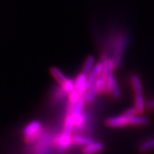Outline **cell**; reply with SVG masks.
Listing matches in <instances>:
<instances>
[{"instance_id": "9c48e42d", "label": "cell", "mask_w": 154, "mask_h": 154, "mask_svg": "<svg viewBox=\"0 0 154 154\" xmlns=\"http://www.w3.org/2000/svg\"><path fill=\"white\" fill-rule=\"evenodd\" d=\"M131 83L132 86H133V89L135 93V95H138V94H142L143 93V89H142V82L140 80V78L135 74H133L131 75Z\"/></svg>"}, {"instance_id": "7402d4cb", "label": "cell", "mask_w": 154, "mask_h": 154, "mask_svg": "<svg viewBox=\"0 0 154 154\" xmlns=\"http://www.w3.org/2000/svg\"><path fill=\"white\" fill-rule=\"evenodd\" d=\"M72 116L73 118V121H74V124H75V126H79L83 124V116L82 114L78 116Z\"/></svg>"}, {"instance_id": "4fadbf2b", "label": "cell", "mask_w": 154, "mask_h": 154, "mask_svg": "<svg viewBox=\"0 0 154 154\" xmlns=\"http://www.w3.org/2000/svg\"><path fill=\"white\" fill-rule=\"evenodd\" d=\"M86 103L85 99H84V97H81L78 100L76 103L75 104L74 108H73L71 114L72 116H78L82 114V110L83 109V106H84V104Z\"/></svg>"}, {"instance_id": "ac0fdd59", "label": "cell", "mask_w": 154, "mask_h": 154, "mask_svg": "<svg viewBox=\"0 0 154 154\" xmlns=\"http://www.w3.org/2000/svg\"><path fill=\"white\" fill-rule=\"evenodd\" d=\"M154 149V138L142 142L139 146V151L141 152H146Z\"/></svg>"}, {"instance_id": "30bf717a", "label": "cell", "mask_w": 154, "mask_h": 154, "mask_svg": "<svg viewBox=\"0 0 154 154\" xmlns=\"http://www.w3.org/2000/svg\"><path fill=\"white\" fill-rule=\"evenodd\" d=\"M51 72L52 74L54 77L55 78V79L57 80L58 83H60L62 85L63 83H65L67 80V77L64 75V73L61 71H60L56 67H52L51 69Z\"/></svg>"}, {"instance_id": "e0dca14e", "label": "cell", "mask_w": 154, "mask_h": 154, "mask_svg": "<svg viewBox=\"0 0 154 154\" xmlns=\"http://www.w3.org/2000/svg\"><path fill=\"white\" fill-rule=\"evenodd\" d=\"M72 142L75 144L79 145V146H89L94 142V140L89 138H84V137H80V136H75L72 138Z\"/></svg>"}, {"instance_id": "277c9868", "label": "cell", "mask_w": 154, "mask_h": 154, "mask_svg": "<svg viewBox=\"0 0 154 154\" xmlns=\"http://www.w3.org/2000/svg\"><path fill=\"white\" fill-rule=\"evenodd\" d=\"M87 75L83 72H81L78 76L75 81V91L79 94L80 97H84L87 92L86 89V84H87Z\"/></svg>"}, {"instance_id": "8fae6325", "label": "cell", "mask_w": 154, "mask_h": 154, "mask_svg": "<svg viewBox=\"0 0 154 154\" xmlns=\"http://www.w3.org/2000/svg\"><path fill=\"white\" fill-rule=\"evenodd\" d=\"M98 93L97 91V88H96L95 85L94 84L90 89H88L86 92V94L84 96V99H85L86 103L87 104H91L94 101V99L95 97L96 94Z\"/></svg>"}, {"instance_id": "d6986e66", "label": "cell", "mask_w": 154, "mask_h": 154, "mask_svg": "<svg viewBox=\"0 0 154 154\" xmlns=\"http://www.w3.org/2000/svg\"><path fill=\"white\" fill-rule=\"evenodd\" d=\"M63 90L65 91L66 93L69 94L72 93L73 91H75V81L72 79H68L66 80L65 83L62 84Z\"/></svg>"}, {"instance_id": "3957f363", "label": "cell", "mask_w": 154, "mask_h": 154, "mask_svg": "<svg viewBox=\"0 0 154 154\" xmlns=\"http://www.w3.org/2000/svg\"><path fill=\"white\" fill-rule=\"evenodd\" d=\"M106 125L109 128H122L129 124V119L125 117L123 114L121 116H116L109 118L106 122Z\"/></svg>"}, {"instance_id": "9a60e30c", "label": "cell", "mask_w": 154, "mask_h": 154, "mask_svg": "<svg viewBox=\"0 0 154 154\" xmlns=\"http://www.w3.org/2000/svg\"><path fill=\"white\" fill-rule=\"evenodd\" d=\"M146 107V104L145 103L144 97L142 94L135 95V109L138 112H142Z\"/></svg>"}, {"instance_id": "ffe728a7", "label": "cell", "mask_w": 154, "mask_h": 154, "mask_svg": "<svg viewBox=\"0 0 154 154\" xmlns=\"http://www.w3.org/2000/svg\"><path fill=\"white\" fill-rule=\"evenodd\" d=\"M113 75H106V80H105V87H104V91L106 93H110L111 92V84L112 79Z\"/></svg>"}, {"instance_id": "5b68a950", "label": "cell", "mask_w": 154, "mask_h": 154, "mask_svg": "<svg viewBox=\"0 0 154 154\" xmlns=\"http://www.w3.org/2000/svg\"><path fill=\"white\" fill-rule=\"evenodd\" d=\"M41 128L40 122L34 120L29 123L28 125L24 128L23 130V134L25 137H29V136L36 135L38 131Z\"/></svg>"}, {"instance_id": "7a4b0ae2", "label": "cell", "mask_w": 154, "mask_h": 154, "mask_svg": "<svg viewBox=\"0 0 154 154\" xmlns=\"http://www.w3.org/2000/svg\"><path fill=\"white\" fill-rule=\"evenodd\" d=\"M104 69V63L103 62H99L96 64L94 67L93 70L91 71V72L90 73L88 76H87V84H86V89L87 91L88 89H90L92 86L94 84L95 81L97 80V79L99 77V75H101V72H103Z\"/></svg>"}, {"instance_id": "ba28073f", "label": "cell", "mask_w": 154, "mask_h": 154, "mask_svg": "<svg viewBox=\"0 0 154 154\" xmlns=\"http://www.w3.org/2000/svg\"><path fill=\"white\" fill-rule=\"evenodd\" d=\"M94 65H95V58H94V56L91 55V56L87 57V59H86L85 62H84V65H83V71H82V72H83L88 76V75H89L90 73L91 72L92 70H93Z\"/></svg>"}, {"instance_id": "603a6c76", "label": "cell", "mask_w": 154, "mask_h": 154, "mask_svg": "<svg viewBox=\"0 0 154 154\" xmlns=\"http://www.w3.org/2000/svg\"><path fill=\"white\" fill-rule=\"evenodd\" d=\"M146 108H148L149 109H154V100L148 101L146 103Z\"/></svg>"}, {"instance_id": "7c38bea8", "label": "cell", "mask_w": 154, "mask_h": 154, "mask_svg": "<svg viewBox=\"0 0 154 154\" xmlns=\"http://www.w3.org/2000/svg\"><path fill=\"white\" fill-rule=\"evenodd\" d=\"M148 123V118L142 116H134L129 119V124L131 125H146Z\"/></svg>"}, {"instance_id": "5bb4252c", "label": "cell", "mask_w": 154, "mask_h": 154, "mask_svg": "<svg viewBox=\"0 0 154 154\" xmlns=\"http://www.w3.org/2000/svg\"><path fill=\"white\" fill-rule=\"evenodd\" d=\"M106 74L105 72V70L103 69V72H101V75H99V77L97 78V80L94 83V85H95L96 88H97V91L98 93H101L102 91H104V87H105V80H106Z\"/></svg>"}, {"instance_id": "6da1fadb", "label": "cell", "mask_w": 154, "mask_h": 154, "mask_svg": "<svg viewBox=\"0 0 154 154\" xmlns=\"http://www.w3.org/2000/svg\"><path fill=\"white\" fill-rule=\"evenodd\" d=\"M129 42V35L127 32H124L118 36L114 46L113 58L112 61L115 65V68H118L122 62V59L124 57V54L128 47Z\"/></svg>"}, {"instance_id": "52a82bcc", "label": "cell", "mask_w": 154, "mask_h": 154, "mask_svg": "<svg viewBox=\"0 0 154 154\" xmlns=\"http://www.w3.org/2000/svg\"><path fill=\"white\" fill-rule=\"evenodd\" d=\"M104 149V145L101 142H94L92 144L85 146L83 148V154H94Z\"/></svg>"}, {"instance_id": "44dd1931", "label": "cell", "mask_w": 154, "mask_h": 154, "mask_svg": "<svg viewBox=\"0 0 154 154\" xmlns=\"http://www.w3.org/2000/svg\"><path fill=\"white\" fill-rule=\"evenodd\" d=\"M137 112H137L135 108H130V109H128L126 110L124 113H123V115H124L125 117L128 118V119H130V118L136 116V113H137Z\"/></svg>"}, {"instance_id": "2e32d148", "label": "cell", "mask_w": 154, "mask_h": 154, "mask_svg": "<svg viewBox=\"0 0 154 154\" xmlns=\"http://www.w3.org/2000/svg\"><path fill=\"white\" fill-rule=\"evenodd\" d=\"M110 93H112V96L115 97L116 99H120V97H121V92H120V87L118 86L117 81L114 78V76L112 77V79L111 92Z\"/></svg>"}, {"instance_id": "8992f818", "label": "cell", "mask_w": 154, "mask_h": 154, "mask_svg": "<svg viewBox=\"0 0 154 154\" xmlns=\"http://www.w3.org/2000/svg\"><path fill=\"white\" fill-rule=\"evenodd\" d=\"M74 126H75V124H74L72 116L71 115H69L66 118V120H65L64 130H63V134L61 137L62 138H70Z\"/></svg>"}]
</instances>
